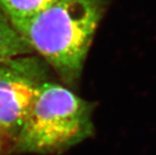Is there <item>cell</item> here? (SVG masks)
Wrapping results in <instances>:
<instances>
[{"mask_svg":"<svg viewBox=\"0 0 156 155\" xmlns=\"http://www.w3.org/2000/svg\"><path fill=\"white\" fill-rule=\"evenodd\" d=\"M94 105L60 84L46 81L14 140L23 153H61L93 136Z\"/></svg>","mask_w":156,"mask_h":155,"instance_id":"cell-2","label":"cell"},{"mask_svg":"<svg viewBox=\"0 0 156 155\" xmlns=\"http://www.w3.org/2000/svg\"><path fill=\"white\" fill-rule=\"evenodd\" d=\"M47 63L31 54L0 63V133L16 139L35 98L48 79Z\"/></svg>","mask_w":156,"mask_h":155,"instance_id":"cell-3","label":"cell"},{"mask_svg":"<svg viewBox=\"0 0 156 155\" xmlns=\"http://www.w3.org/2000/svg\"><path fill=\"white\" fill-rule=\"evenodd\" d=\"M6 141H5V139L3 138L1 133H0V154H1L2 150H4V145H5Z\"/></svg>","mask_w":156,"mask_h":155,"instance_id":"cell-6","label":"cell"},{"mask_svg":"<svg viewBox=\"0 0 156 155\" xmlns=\"http://www.w3.org/2000/svg\"><path fill=\"white\" fill-rule=\"evenodd\" d=\"M106 5L107 0H59L12 25L65 83L75 86Z\"/></svg>","mask_w":156,"mask_h":155,"instance_id":"cell-1","label":"cell"},{"mask_svg":"<svg viewBox=\"0 0 156 155\" xmlns=\"http://www.w3.org/2000/svg\"><path fill=\"white\" fill-rule=\"evenodd\" d=\"M32 53L34 51L27 41L0 11V63Z\"/></svg>","mask_w":156,"mask_h":155,"instance_id":"cell-4","label":"cell"},{"mask_svg":"<svg viewBox=\"0 0 156 155\" xmlns=\"http://www.w3.org/2000/svg\"><path fill=\"white\" fill-rule=\"evenodd\" d=\"M59 0H0V11L11 23L30 19Z\"/></svg>","mask_w":156,"mask_h":155,"instance_id":"cell-5","label":"cell"}]
</instances>
